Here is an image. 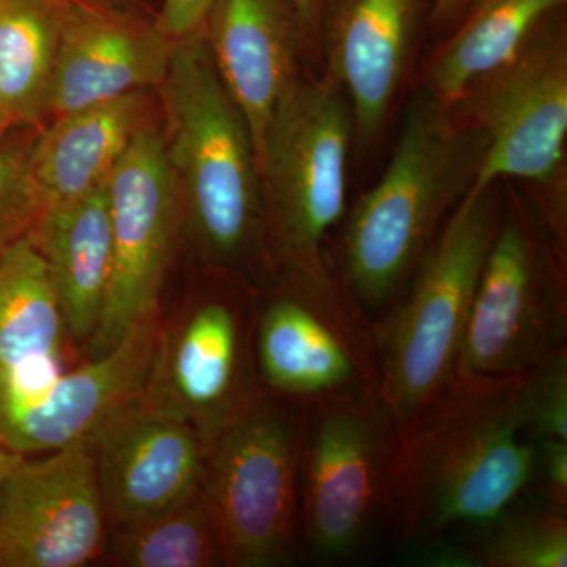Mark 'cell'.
<instances>
[{
    "instance_id": "cell-29",
    "label": "cell",
    "mask_w": 567,
    "mask_h": 567,
    "mask_svg": "<svg viewBox=\"0 0 567 567\" xmlns=\"http://www.w3.org/2000/svg\"><path fill=\"white\" fill-rule=\"evenodd\" d=\"M215 0H163L158 25L171 40H181L203 31Z\"/></svg>"
},
{
    "instance_id": "cell-6",
    "label": "cell",
    "mask_w": 567,
    "mask_h": 567,
    "mask_svg": "<svg viewBox=\"0 0 567 567\" xmlns=\"http://www.w3.org/2000/svg\"><path fill=\"white\" fill-rule=\"evenodd\" d=\"M451 107L486 134V155L473 186L525 182L528 199L567 248L565 11L540 22Z\"/></svg>"
},
{
    "instance_id": "cell-15",
    "label": "cell",
    "mask_w": 567,
    "mask_h": 567,
    "mask_svg": "<svg viewBox=\"0 0 567 567\" xmlns=\"http://www.w3.org/2000/svg\"><path fill=\"white\" fill-rule=\"evenodd\" d=\"M425 0H327L319 48L324 76L352 106L354 151L374 155L415 58Z\"/></svg>"
},
{
    "instance_id": "cell-13",
    "label": "cell",
    "mask_w": 567,
    "mask_h": 567,
    "mask_svg": "<svg viewBox=\"0 0 567 567\" xmlns=\"http://www.w3.org/2000/svg\"><path fill=\"white\" fill-rule=\"evenodd\" d=\"M254 357L264 390L306 409L379 398L372 339L281 278L257 311Z\"/></svg>"
},
{
    "instance_id": "cell-19",
    "label": "cell",
    "mask_w": 567,
    "mask_h": 567,
    "mask_svg": "<svg viewBox=\"0 0 567 567\" xmlns=\"http://www.w3.org/2000/svg\"><path fill=\"white\" fill-rule=\"evenodd\" d=\"M65 333L47 265L28 235L0 259V425L62 374Z\"/></svg>"
},
{
    "instance_id": "cell-33",
    "label": "cell",
    "mask_w": 567,
    "mask_h": 567,
    "mask_svg": "<svg viewBox=\"0 0 567 567\" xmlns=\"http://www.w3.org/2000/svg\"><path fill=\"white\" fill-rule=\"evenodd\" d=\"M24 457L22 454L14 453V451L7 450V447L0 446V483L3 477L9 475L11 468Z\"/></svg>"
},
{
    "instance_id": "cell-16",
    "label": "cell",
    "mask_w": 567,
    "mask_h": 567,
    "mask_svg": "<svg viewBox=\"0 0 567 567\" xmlns=\"http://www.w3.org/2000/svg\"><path fill=\"white\" fill-rule=\"evenodd\" d=\"M171 40L159 28L71 3L63 22L52 74L48 115L70 114L126 93L162 84L169 66Z\"/></svg>"
},
{
    "instance_id": "cell-9",
    "label": "cell",
    "mask_w": 567,
    "mask_h": 567,
    "mask_svg": "<svg viewBox=\"0 0 567 567\" xmlns=\"http://www.w3.org/2000/svg\"><path fill=\"white\" fill-rule=\"evenodd\" d=\"M395 425L379 398L308 406L300 457V525L319 559L349 557L386 514Z\"/></svg>"
},
{
    "instance_id": "cell-11",
    "label": "cell",
    "mask_w": 567,
    "mask_h": 567,
    "mask_svg": "<svg viewBox=\"0 0 567 567\" xmlns=\"http://www.w3.org/2000/svg\"><path fill=\"white\" fill-rule=\"evenodd\" d=\"M112 265L106 301L89 339L96 358L158 312L159 290L181 226V203L164 153L163 132L151 121L134 134L107 178Z\"/></svg>"
},
{
    "instance_id": "cell-35",
    "label": "cell",
    "mask_w": 567,
    "mask_h": 567,
    "mask_svg": "<svg viewBox=\"0 0 567 567\" xmlns=\"http://www.w3.org/2000/svg\"><path fill=\"white\" fill-rule=\"evenodd\" d=\"M70 2H84V0H70Z\"/></svg>"
},
{
    "instance_id": "cell-1",
    "label": "cell",
    "mask_w": 567,
    "mask_h": 567,
    "mask_svg": "<svg viewBox=\"0 0 567 567\" xmlns=\"http://www.w3.org/2000/svg\"><path fill=\"white\" fill-rule=\"evenodd\" d=\"M509 379L454 374L395 435L386 514L410 546L491 525L532 481L535 443L518 425Z\"/></svg>"
},
{
    "instance_id": "cell-24",
    "label": "cell",
    "mask_w": 567,
    "mask_h": 567,
    "mask_svg": "<svg viewBox=\"0 0 567 567\" xmlns=\"http://www.w3.org/2000/svg\"><path fill=\"white\" fill-rule=\"evenodd\" d=\"M104 554L112 565L125 567L226 566L204 491L163 513L114 527Z\"/></svg>"
},
{
    "instance_id": "cell-7",
    "label": "cell",
    "mask_w": 567,
    "mask_h": 567,
    "mask_svg": "<svg viewBox=\"0 0 567 567\" xmlns=\"http://www.w3.org/2000/svg\"><path fill=\"white\" fill-rule=\"evenodd\" d=\"M566 338L567 248L532 200L505 182L456 374L509 379L566 349Z\"/></svg>"
},
{
    "instance_id": "cell-34",
    "label": "cell",
    "mask_w": 567,
    "mask_h": 567,
    "mask_svg": "<svg viewBox=\"0 0 567 567\" xmlns=\"http://www.w3.org/2000/svg\"><path fill=\"white\" fill-rule=\"evenodd\" d=\"M11 128L10 122L7 121L6 115H3V112L0 111V142L6 140V134Z\"/></svg>"
},
{
    "instance_id": "cell-20",
    "label": "cell",
    "mask_w": 567,
    "mask_h": 567,
    "mask_svg": "<svg viewBox=\"0 0 567 567\" xmlns=\"http://www.w3.org/2000/svg\"><path fill=\"white\" fill-rule=\"evenodd\" d=\"M151 114V99L140 91L52 117L29 152L44 208L73 203L106 183Z\"/></svg>"
},
{
    "instance_id": "cell-3",
    "label": "cell",
    "mask_w": 567,
    "mask_h": 567,
    "mask_svg": "<svg viewBox=\"0 0 567 567\" xmlns=\"http://www.w3.org/2000/svg\"><path fill=\"white\" fill-rule=\"evenodd\" d=\"M354 148L352 106L330 78L298 76L284 93L257 156L268 256L275 276L360 333L369 320L324 252L346 215Z\"/></svg>"
},
{
    "instance_id": "cell-30",
    "label": "cell",
    "mask_w": 567,
    "mask_h": 567,
    "mask_svg": "<svg viewBox=\"0 0 567 567\" xmlns=\"http://www.w3.org/2000/svg\"><path fill=\"white\" fill-rule=\"evenodd\" d=\"M405 559L413 566L481 567L476 547L461 546L447 537L415 544L412 554L406 555Z\"/></svg>"
},
{
    "instance_id": "cell-25",
    "label": "cell",
    "mask_w": 567,
    "mask_h": 567,
    "mask_svg": "<svg viewBox=\"0 0 567 567\" xmlns=\"http://www.w3.org/2000/svg\"><path fill=\"white\" fill-rule=\"evenodd\" d=\"M476 554L481 567H566V511L543 502L514 503L492 522Z\"/></svg>"
},
{
    "instance_id": "cell-2",
    "label": "cell",
    "mask_w": 567,
    "mask_h": 567,
    "mask_svg": "<svg viewBox=\"0 0 567 567\" xmlns=\"http://www.w3.org/2000/svg\"><path fill=\"white\" fill-rule=\"evenodd\" d=\"M486 151L476 125L413 89L385 173L354 205L342 237L339 281L369 323L404 292Z\"/></svg>"
},
{
    "instance_id": "cell-12",
    "label": "cell",
    "mask_w": 567,
    "mask_h": 567,
    "mask_svg": "<svg viewBox=\"0 0 567 567\" xmlns=\"http://www.w3.org/2000/svg\"><path fill=\"white\" fill-rule=\"evenodd\" d=\"M106 514L87 436L24 456L0 483V567H81L106 548Z\"/></svg>"
},
{
    "instance_id": "cell-14",
    "label": "cell",
    "mask_w": 567,
    "mask_h": 567,
    "mask_svg": "<svg viewBox=\"0 0 567 567\" xmlns=\"http://www.w3.org/2000/svg\"><path fill=\"white\" fill-rule=\"evenodd\" d=\"M87 439L112 527L163 513L204 491L203 439L141 394L104 417Z\"/></svg>"
},
{
    "instance_id": "cell-4",
    "label": "cell",
    "mask_w": 567,
    "mask_h": 567,
    "mask_svg": "<svg viewBox=\"0 0 567 567\" xmlns=\"http://www.w3.org/2000/svg\"><path fill=\"white\" fill-rule=\"evenodd\" d=\"M158 91L164 153L194 248L219 270L275 275L251 134L224 87L204 29L174 41Z\"/></svg>"
},
{
    "instance_id": "cell-18",
    "label": "cell",
    "mask_w": 567,
    "mask_h": 567,
    "mask_svg": "<svg viewBox=\"0 0 567 567\" xmlns=\"http://www.w3.org/2000/svg\"><path fill=\"white\" fill-rule=\"evenodd\" d=\"M158 330V317H147L106 353L62 372L35 402L0 425V446L29 456L91 435L104 417L142 393Z\"/></svg>"
},
{
    "instance_id": "cell-27",
    "label": "cell",
    "mask_w": 567,
    "mask_h": 567,
    "mask_svg": "<svg viewBox=\"0 0 567 567\" xmlns=\"http://www.w3.org/2000/svg\"><path fill=\"white\" fill-rule=\"evenodd\" d=\"M29 152L31 142H0V259L28 237L44 210Z\"/></svg>"
},
{
    "instance_id": "cell-5",
    "label": "cell",
    "mask_w": 567,
    "mask_h": 567,
    "mask_svg": "<svg viewBox=\"0 0 567 567\" xmlns=\"http://www.w3.org/2000/svg\"><path fill=\"white\" fill-rule=\"evenodd\" d=\"M505 182L472 186L404 292L371 322L379 399L402 431L456 374L477 282L502 219Z\"/></svg>"
},
{
    "instance_id": "cell-17",
    "label": "cell",
    "mask_w": 567,
    "mask_h": 567,
    "mask_svg": "<svg viewBox=\"0 0 567 567\" xmlns=\"http://www.w3.org/2000/svg\"><path fill=\"white\" fill-rule=\"evenodd\" d=\"M204 35L224 87L244 115L259 156L271 115L300 76L306 40L292 0H215Z\"/></svg>"
},
{
    "instance_id": "cell-28",
    "label": "cell",
    "mask_w": 567,
    "mask_h": 567,
    "mask_svg": "<svg viewBox=\"0 0 567 567\" xmlns=\"http://www.w3.org/2000/svg\"><path fill=\"white\" fill-rule=\"evenodd\" d=\"M528 491L536 492L539 502L567 509V442L544 440L535 443V464Z\"/></svg>"
},
{
    "instance_id": "cell-31",
    "label": "cell",
    "mask_w": 567,
    "mask_h": 567,
    "mask_svg": "<svg viewBox=\"0 0 567 567\" xmlns=\"http://www.w3.org/2000/svg\"><path fill=\"white\" fill-rule=\"evenodd\" d=\"M470 0H432L429 21L434 31L450 32L464 13Z\"/></svg>"
},
{
    "instance_id": "cell-10",
    "label": "cell",
    "mask_w": 567,
    "mask_h": 567,
    "mask_svg": "<svg viewBox=\"0 0 567 567\" xmlns=\"http://www.w3.org/2000/svg\"><path fill=\"white\" fill-rule=\"evenodd\" d=\"M254 324L248 301L235 290L207 295L167 327L159 323L141 398L188 424L208 447L264 391Z\"/></svg>"
},
{
    "instance_id": "cell-32",
    "label": "cell",
    "mask_w": 567,
    "mask_h": 567,
    "mask_svg": "<svg viewBox=\"0 0 567 567\" xmlns=\"http://www.w3.org/2000/svg\"><path fill=\"white\" fill-rule=\"evenodd\" d=\"M292 3L303 25L306 40L319 41L320 21L327 0H292Z\"/></svg>"
},
{
    "instance_id": "cell-8",
    "label": "cell",
    "mask_w": 567,
    "mask_h": 567,
    "mask_svg": "<svg viewBox=\"0 0 567 567\" xmlns=\"http://www.w3.org/2000/svg\"><path fill=\"white\" fill-rule=\"evenodd\" d=\"M306 406L264 390L207 447L204 495L226 566L295 557Z\"/></svg>"
},
{
    "instance_id": "cell-23",
    "label": "cell",
    "mask_w": 567,
    "mask_h": 567,
    "mask_svg": "<svg viewBox=\"0 0 567 567\" xmlns=\"http://www.w3.org/2000/svg\"><path fill=\"white\" fill-rule=\"evenodd\" d=\"M70 0H0V111L11 126L48 115Z\"/></svg>"
},
{
    "instance_id": "cell-21",
    "label": "cell",
    "mask_w": 567,
    "mask_h": 567,
    "mask_svg": "<svg viewBox=\"0 0 567 567\" xmlns=\"http://www.w3.org/2000/svg\"><path fill=\"white\" fill-rule=\"evenodd\" d=\"M29 238L47 265L66 333L89 341L102 319L111 278L107 182L73 203L44 208Z\"/></svg>"
},
{
    "instance_id": "cell-26",
    "label": "cell",
    "mask_w": 567,
    "mask_h": 567,
    "mask_svg": "<svg viewBox=\"0 0 567 567\" xmlns=\"http://www.w3.org/2000/svg\"><path fill=\"white\" fill-rule=\"evenodd\" d=\"M513 405L522 432L533 443L567 442V347L517 375Z\"/></svg>"
},
{
    "instance_id": "cell-22",
    "label": "cell",
    "mask_w": 567,
    "mask_h": 567,
    "mask_svg": "<svg viewBox=\"0 0 567 567\" xmlns=\"http://www.w3.org/2000/svg\"><path fill=\"white\" fill-rule=\"evenodd\" d=\"M567 0H470L446 39L429 55L417 85L453 106L466 89L518 50Z\"/></svg>"
}]
</instances>
